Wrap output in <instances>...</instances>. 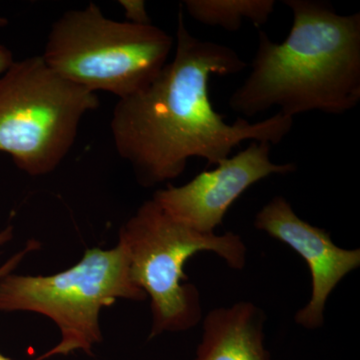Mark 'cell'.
Here are the masks:
<instances>
[{"label": "cell", "mask_w": 360, "mask_h": 360, "mask_svg": "<svg viewBox=\"0 0 360 360\" xmlns=\"http://www.w3.org/2000/svg\"><path fill=\"white\" fill-rule=\"evenodd\" d=\"M143 302L129 258L118 243L110 250L92 248L75 266L49 276H8L0 281V311H32L58 326L61 340L37 360L82 350L92 354L101 342L99 314L117 300Z\"/></svg>", "instance_id": "6"}, {"label": "cell", "mask_w": 360, "mask_h": 360, "mask_svg": "<svg viewBox=\"0 0 360 360\" xmlns=\"http://www.w3.org/2000/svg\"><path fill=\"white\" fill-rule=\"evenodd\" d=\"M11 238H13V227L9 226L7 227L6 229H4V231L0 232V245H4L7 241L11 240ZM39 248V243H37V241H28L27 245H26L25 250H21L20 252L16 253L11 259L7 260L6 264L0 266V281H1L4 277L11 274V272L16 269V266L20 264L21 260L25 257L27 253L32 252V251L37 250Z\"/></svg>", "instance_id": "11"}, {"label": "cell", "mask_w": 360, "mask_h": 360, "mask_svg": "<svg viewBox=\"0 0 360 360\" xmlns=\"http://www.w3.org/2000/svg\"><path fill=\"white\" fill-rule=\"evenodd\" d=\"M132 279L150 298L153 326L149 340L165 333H181L202 319L198 288L187 283L184 264L201 251H212L234 270L245 269L248 248L229 231L219 236L194 231L146 201L120 233Z\"/></svg>", "instance_id": "3"}, {"label": "cell", "mask_w": 360, "mask_h": 360, "mask_svg": "<svg viewBox=\"0 0 360 360\" xmlns=\"http://www.w3.org/2000/svg\"><path fill=\"white\" fill-rule=\"evenodd\" d=\"M246 68L234 49L191 34L180 4L174 59L146 89L120 99L111 118L116 150L134 168L141 186L176 179L191 158L217 165L241 142L274 146L290 134L293 118L281 112L255 123L245 118L227 123L214 110L210 77L236 75Z\"/></svg>", "instance_id": "1"}, {"label": "cell", "mask_w": 360, "mask_h": 360, "mask_svg": "<svg viewBox=\"0 0 360 360\" xmlns=\"http://www.w3.org/2000/svg\"><path fill=\"white\" fill-rule=\"evenodd\" d=\"M283 4L292 13L290 33L278 44L258 32L250 75L229 97V108L246 117L272 108L292 118L354 110L360 101V13L341 15L319 0Z\"/></svg>", "instance_id": "2"}, {"label": "cell", "mask_w": 360, "mask_h": 360, "mask_svg": "<svg viewBox=\"0 0 360 360\" xmlns=\"http://www.w3.org/2000/svg\"><path fill=\"white\" fill-rule=\"evenodd\" d=\"M264 310L250 302L210 310L193 360H272L264 345Z\"/></svg>", "instance_id": "9"}, {"label": "cell", "mask_w": 360, "mask_h": 360, "mask_svg": "<svg viewBox=\"0 0 360 360\" xmlns=\"http://www.w3.org/2000/svg\"><path fill=\"white\" fill-rule=\"evenodd\" d=\"M255 227L290 246L307 262L311 274V297L295 321L307 329L324 324L329 295L347 274L360 266V250H345L333 243L326 229L298 217L283 196H274L258 212Z\"/></svg>", "instance_id": "8"}, {"label": "cell", "mask_w": 360, "mask_h": 360, "mask_svg": "<svg viewBox=\"0 0 360 360\" xmlns=\"http://www.w3.org/2000/svg\"><path fill=\"white\" fill-rule=\"evenodd\" d=\"M269 142H250L238 155L229 156L210 172H202L188 184L168 186L153 200L177 221L202 233H214L225 214L245 191L270 175L292 174L295 163H274Z\"/></svg>", "instance_id": "7"}, {"label": "cell", "mask_w": 360, "mask_h": 360, "mask_svg": "<svg viewBox=\"0 0 360 360\" xmlns=\"http://www.w3.org/2000/svg\"><path fill=\"white\" fill-rule=\"evenodd\" d=\"M181 4L187 13L201 25L220 26L227 32H238L243 20L259 28L274 13V0H186Z\"/></svg>", "instance_id": "10"}, {"label": "cell", "mask_w": 360, "mask_h": 360, "mask_svg": "<svg viewBox=\"0 0 360 360\" xmlns=\"http://www.w3.org/2000/svg\"><path fill=\"white\" fill-rule=\"evenodd\" d=\"M120 4L124 8L129 22L141 25H153L146 11V2L142 0H123Z\"/></svg>", "instance_id": "12"}, {"label": "cell", "mask_w": 360, "mask_h": 360, "mask_svg": "<svg viewBox=\"0 0 360 360\" xmlns=\"http://www.w3.org/2000/svg\"><path fill=\"white\" fill-rule=\"evenodd\" d=\"M0 360H11V359H8V357L4 356V355H2L0 354Z\"/></svg>", "instance_id": "14"}, {"label": "cell", "mask_w": 360, "mask_h": 360, "mask_svg": "<svg viewBox=\"0 0 360 360\" xmlns=\"http://www.w3.org/2000/svg\"><path fill=\"white\" fill-rule=\"evenodd\" d=\"M174 45L172 35L158 26L110 20L90 2L52 25L41 58L68 82L123 99L160 75Z\"/></svg>", "instance_id": "4"}, {"label": "cell", "mask_w": 360, "mask_h": 360, "mask_svg": "<svg viewBox=\"0 0 360 360\" xmlns=\"http://www.w3.org/2000/svg\"><path fill=\"white\" fill-rule=\"evenodd\" d=\"M4 22H6V20L0 18V25H4ZM13 52L9 51L4 45L0 44V75H4L13 65Z\"/></svg>", "instance_id": "13"}, {"label": "cell", "mask_w": 360, "mask_h": 360, "mask_svg": "<svg viewBox=\"0 0 360 360\" xmlns=\"http://www.w3.org/2000/svg\"><path fill=\"white\" fill-rule=\"evenodd\" d=\"M98 105L96 94L61 77L41 56L14 61L0 75V151L25 174H51Z\"/></svg>", "instance_id": "5"}]
</instances>
